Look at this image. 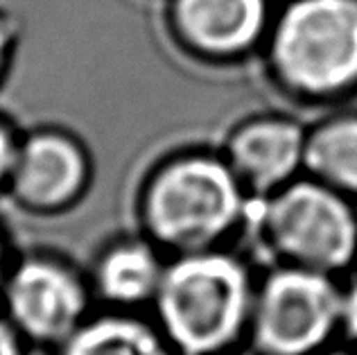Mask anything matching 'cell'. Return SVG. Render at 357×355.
I'll return each mask as SVG.
<instances>
[{"instance_id": "3", "label": "cell", "mask_w": 357, "mask_h": 355, "mask_svg": "<svg viewBox=\"0 0 357 355\" xmlns=\"http://www.w3.org/2000/svg\"><path fill=\"white\" fill-rule=\"evenodd\" d=\"M271 66L305 98H328L357 84V0H296L276 25Z\"/></svg>"}, {"instance_id": "7", "label": "cell", "mask_w": 357, "mask_h": 355, "mask_svg": "<svg viewBox=\"0 0 357 355\" xmlns=\"http://www.w3.org/2000/svg\"><path fill=\"white\" fill-rule=\"evenodd\" d=\"M89 161L79 143L61 132H36L18 143L7 190L30 211H57L84 190Z\"/></svg>"}, {"instance_id": "1", "label": "cell", "mask_w": 357, "mask_h": 355, "mask_svg": "<svg viewBox=\"0 0 357 355\" xmlns=\"http://www.w3.org/2000/svg\"><path fill=\"white\" fill-rule=\"evenodd\" d=\"M253 294L236 256L215 249L181 254L165 265L154 296L163 338L181 355H218L249 326Z\"/></svg>"}, {"instance_id": "6", "label": "cell", "mask_w": 357, "mask_h": 355, "mask_svg": "<svg viewBox=\"0 0 357 355\" xmlns=\"http://www.w3.org/2000/svg\"><path fill=\"white\" fill-rule=\"evenodd\" d=\"M7 319L21 338L63 344L82 326L89 294L66 265L25 258L3 281Z\"/></svg>"}, {"instance_id": "13", "label": "cell", "mask_w": 357, "mask_h": 355, "mask_svg": "<svg viewBox=\"0 0 357 355\" xmlns=\"http://www.w3.org/2000/svg\"><path fill=\"white\" fill-rule=\"evenodd\" d=\"M340 328L346 338L357 342V281L342 289L340 299Z\"/></svg>"}, {"instance_id": "16", "label": "cell", "mask_w": 357, "mask_h": 355, "mask_svg": "<svg viewBox=\"0 0 357 355\" xmlns=\"http://www.w3.org/2000/svg\"><path fill=\"white\" fill-rule=\"evenodd\" d=\"M9 45H12V36H9V27L5 23H0V73L5 68L7 54H9Z\"/></svg>"}, {"instance_id": "10", "label": "cell", "mask_w": 357, "mask_h": 355, "mask_svg": "<svg viewBox=\"0 0 357 355\" xmlns=\"http://www.w3.org/2000/svg\"><path fill=\"white\" fill-rule=\"evenodd\" d=\"M165 265H161L149 242L127 240L105 251L96 267L100 296L116 305L154 301Z\"/></svg>"}, {"instance_id": "18", "label": "cell", "mask_w": 357, "mask_h": 355, "mask_svg": "<svg viewBox=\"0 0 357 355\" xmlns=\"http://www.w3.org/2000/svg\"><path fill=\"white\" fill-rule=\"evenodd\" d=\"M319 355H357L353 351H328V353H319Z\"/></svg>"}, {"instance_id": "11", "label": "cell", "mask_w": 357, "mask_h": 355, "mask_svg": "<svg viewBox=\"0 0 357 355\" xmlns=\"http://www.w3.org/2000/svg\"><path fill=\"white\" fill-rule=\"evenodd\" d=\"M61 355H170L163 333L129 315L84 319L61 344Z\"/></svg>"}, {"instance_id": "8", "label": "cell", "mask_w": 357, "mask_h": 355, "mask_svg": "<svg viewBox=\"0 0 357 355\" xmlns=\"http://www.w3.org/2000/svg\"><path fill=\"white\" fill-rule=\"evenodd\" d=\"M305 132L287 118H258L240 125L227 141V163L247 192L271 195L303 167Z\"/></svg>"}, {"instance_id": "15", "label": "cell", "mask_w": 357, "mask_h": 355, "mask_svg": "<svg viewBox=\"0 0 357 355\" xmlns=\"http://www.w3.org/2000/svg\"><path fill=\"white\" fill-rule=\"evenodd\" d=\"M0 355H21V333L3 317H0Z\"/></svg>"}, {"instance_id": "17", "label": "cell", "mask_w": 357, "mask_h": 355, "mask_svg": "<svg viewBox=\"0 0 357 355\" xmlns=\"http://www.w3.org/2000/svg\"><path fill=\"white\" fill-rule=\"evenodd\" d=\"M5 281V263H3V245H0V285Z\"/></svg>"}, {"instance_id": "14", "label": "cell", "mask_w": 357, "mask_h": 355, "mask_svg": "<svg viewBox=\"0 0 357 355\" xmlns=\"http://www.w3.org/2000/svg\"><path fill=\"white\" fill-rule=\"evenodd\" d=\"M16 138L9 132V127L0 120V188H7L9 172H12V163L16 156Z\"/></svg>"}, {"instance_id": "5", "label": "cell", "mask_w": 357, "mask_h": 355, "mask_svg": "<svg viewBox=\"0 0 357 355\" xmlns=\"http://www.w3.org/2000/svg\"><path fill=\"white\" fill-rule=\"evenodd\" d=\"M340 299L333 274L280 265L253 294L251 340L262 355H312L340 328Z\"/></svg>"}, {"instance_id": "12", "label": "cell", "mask_w": 357, "mask_h": 355, "mask_svg": "<svg viewBox=\"0 0 357 355\" xmlns=\"http://www.w3.org/2000/svg\"><path fill=\"white\" fill-rule=\"evenodd\" d=\"M303 167L344 195H357V116H342L305 136Z\"/></svg>"}, {"instance_id": "9", "label": "cell", "mask_w": 357, "mask_h": 355, "mask_svg": "<svg viewBox=\"0 0 357 355\" xmlns=\"http://www.w3.org/2000/svg\"><path fill=\"white\" fill-rule=\"evenodd\" d=\"M176 21L192 48L236 54L251 48L265 27V0H178Z\"/></svg>"}, {"instance_id": "4", "label": "cell", "mask_w": 357, "mask_h": 355, "mask_svg": "<svg viewBox=\"0 0 357 355\" xmlns=\"http://www.w3.org/2000/svg\"><path fill=\"white\" fill-rule=\"evenodd\" d=\"M267 245L285 265L340 272L357 258V215L346 195L317 179L289 181L260 211Z\"/></svg>"}, {"instance_id": "2", "label": "cell", "mask_w": 357, "mask_h": 355, "mask_svg": "<svg viewBox=\"0 0 357 355\" xmlns=\"http://www.w3.org/2000/svg\"><path fill=\"white\" fill-rule=\"evenodd\" d=\"M247 188L227 158L190 154L152 174L143 192V222L154 242L188 254L211 249L247 213Z\"/></svg>"}]
</instances>
